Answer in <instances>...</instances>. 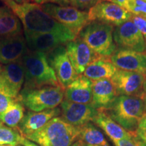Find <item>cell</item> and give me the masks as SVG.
Returning <instances> with one entry per match:
<instances>
[{
    "instance_id": "cell-15",
    "label": "cell",
    "mask_w": 146,
    "mask_h": 146,
    "mask_svg": "<svg viewBox=\"0 0 146 146\" xmlns=\"http://www.w3.org/2000/svg\"><path fill=\"white\" fill-rule=\"evenodd\" d=\"M65 47L73 68L78 75L83 74L87 67L100 56L78 36L67 43Z\"/></svg>"
},
{
    "instance_id": "cell-24",
    "label": "cell",
    "mask_w": 146,
    "mask_h": 146,
    "mask_svg": "<svg viewBox=\"0 0 146 146\" xmlns=\"http://www.w3.org/2000/svg\"><path fill=\"white\" fill-rule=\"evenodd\" d=\"M79 128L78 140L83 141L87 145L98 146H110L102 131L94 124L88 123Z\"/></svg>"
},
{
    "instance_id": "cell-33",
    "label": "cell",
    "mask_w": 146,
    "mask_h": 146,
    "mask_svg": "<svg viewBox=\"0 0 146 146\" xmlns=\"http://www.w3.org/2000/svg\"><path fill=\"white\" fill-rule=\"evenodd\" d=\"M34 1L39 5L45 3H54L61 6H69L70 5L68 0H34Z\"/></svg>"
},
{
    "instance_id": "cell-43",
    "label": "cell",
    "mask_w": 146,
    "mask_h": 146,
    "mask_svg": "<svg viewBox=\"0 0 146 146\" xmlns=\"http://www.w3.org/2000/svg\"><path fill=\"white\" fill-rule=\"evenodd\" d=\"M17 146H24V145H17Z\"/></svg>"
},
{
    "instance_id": "cell-42",
    "label": "cell",
    "mask_w": 146,
    "mask_h": 146,
    "mask_svg": "<svg viewBox=\"0 0 146 146\" xmlns=\"http://www.w3.org/2000/svg\"><path fill=\"white\" fill-rule=\"evenodd\" d=\"M1 124H3L2 123H1V121H0V125H1Z\"/></svg>"
},
{
    "instance_id": "cell-34",
    "label": "cell",
    "mask_w": 146,
    "mask_h": 146,
    "mask_svg": "<svg viewBox=\"0 0 146 146\" xmlns=\"http://www.w3.org/2000/svg\"><path fill=\"white\" fill-rule=\"evenodd\" d=\"M106 1H110V2L114 3L115 4L119 5V6L122 7V8H125L126 4H127L128 0H106Z\"/></svg>"
},
{
    "instance_id": "cell-7",
    "label": "cell",
    "mask_w": 146,
    "mask_h": 146,
    "mask_svg": "<svg viewBox=\"0 0 146 146\" xmlns=\"http://www.w3.org/2000/svg\"><path fill=\"white\" fill-rule=\"evenodd\" d=\"M43 10L55 21L64 25L78 36L84 27L90 23L88 12L72 6H61L54 3L41 5Z\"/></svg>"
},
{
    "instance_id": "cell-14",
    "label": "cell",
    "mask_w": 146,
    "mask_h": 146,
    "mask_svg": "<svg viewBox=\"0 0 146 146\" xmlns=\"http://www.w3.org/2000/svg\"><path fill=\"white\" fill-rule=\"evenodd\" d=\"M61 118L66 123L74 127H81L90 123L97 114L92 104H83L63 100L60 104Z\"/></svg>"
},
{
    "instance_id": "cell-17",
    "label": "cell",
    "mask_w": 146,
    "mask_h": 146,
    "mask_svg": "<svg viewBox=\"0 0 146 146\" xmlns=\"http://www.w3.org/2000/svg\"><path fill=\"white\" fill-rule=\"evenodd\" d=\"M29 51L23 34L0 37V63L7 65L21 60Z\"/></svg>"
},
{
    "instance_id": "cell-6",
    "label": "cell",
    "mask_w": 146,
    "mask_h": 146,
    "mask_svg": "<svg viewBox=\"0 0 146 146\" xmlns=\"http://www.w3.org/2000/svg\"><path fill=\"white\" fill-rule=\"evenodd\" d=\"M64 90L61 86H45L28 90L23 89L18 98L29 110L41 112L56 108L61 104L64 98Z\"/></svg>"
},
{
    "instance_id": "cell-31",
    "label": "cell",
    "mask_w": 146,
    "mask_h": 146,
    "mask_svg": "<svg viewBox=\"0 0 146 146\" xmlns=\"http://www.w3.org/2000/svg\"><path fill=\"white\" fill-rule=\"evenodd\" d=\"M16 100L0 93V115L2 114Z\"/></svg>"
},
{
    "instance_id": "cell-40",
    "label": "cell",
    "mask_w": 146,
    "mask_h": 146,
    "mask_svg": "<svg viewBox=\"0 0 146 146\" xmlns=\"http://www.w3.org/2000/svg\"><path fill=\"white\" fill-rule=\"evenodd\" d=\"M85 146H98V145H87L85 143Z\"/></svg>"
},
{
    "instance_id": "cell-8",
    "label": "cell",
    "mask_w": 146,
    "mask_h": 146,
    "mask_svg": "<svg viewBox=\"0 0 146 146\" xmlns=\"http://www.w3.org/2000/svg\"><path fill=\"white\" fill-rule=\"evenodd\" d=\"M24 32L29 50L43 52L46 54L60 45H64L69 41H73L77 36L73 32L68 33Z\"/></svg>"
},
{
    "instance_id": "cell-13",
    "label": "cell",
    "mask_w": 146,
    "mask_h": 146,
    "mask_svg": "<svg viewBox=\"0 0 146 146\" xmlns=\"http://www.w3.org/2000/svg\"><path fill=\"white\" fill-rule=\"evenodd\" d=\"M145 78L144 73L117 69L110 79L118 96H137L143 99V85Z\"/></svg>"
},
{
    "instance_id": "cell-25",
    "label": "cell",
    "mask_w": 146,
    "mask_h": 146,
    "mask_svg": "<svg viewBox=\"0 0 146 146\" xmlns=\"http://www.w3.org/2000/svg\"><path fill=\"white\" fill-rule=\"evenodd\" d=\"M24 116V105L17 98L2 114L0 115V121L3 124H5L9 127L18 129Z\"/></svg>"
},
{
    "instance_id": "cell-22",
    "label": "cell",
    "mask_w": 146,
    "mask_h": 146,
    "mask_svg": "<svg viewBox=\"0 0 146 146\" xmlns=\"http://www.w3.org/2000/svg\"><path fill=\"white\" fill-rule=\"evenodd\" d=\"M23 24L13 11L5 5L0 6V37H9L23 33Z\"/></svg>"
},
{
    "instance_id": "cell-46",
    "label": "cell",
    "mask_w": 146,
    "mask_h": 146,
    "mask_svg": "<svg viewBox=\"0 0 146 146\" xmlns=\"http://www.w3.org/2000/svg\"><path fill=\"white\" fill-rule=\"evenodd\" d=\"M145 1H146V0H145Z\"/></svg>"
},
{
    "instance_id": "cell-18",
    "label": "cell",
    "mask_w": 146,
    "mask_h": 146,
    "mask_svg": "<svg viewBox=\"0 0 146 146\" xmlns=\"http://www.w3.org/2000/svg\"><path fill=\"white\" fill-rule=\"evenodd\" d=\"M60 114V108L45 110L41 112L29 111L21 120L18 129L21 134L26 137L39 131L50 120L55 117H58Z\"/></svg>"
},
{
    "instance_id": "cell-23",
    "label": "cell",
    "mask_w": 146,
    "mask_h": 146,
    "mask_svg": "<svg viewBox=\"0 0 146 146\" xmlns=\"http://www.w3.org/2000/svg\"><path fill=\"white\" fill-rule=\"evenodd\" d=\"M117 68L111 62L110 58L99 56L84 71L83 75L91 81L111 78Z\"/></svg>"
},
{
    "instance_id": "cell-26",
    "label": "cell",
    "mask_w": 146,
    "mask_h": 146,
    "mask_svg": "<svg viewBox=\"0 0 146 146\" xmlns=\"http://www.w3.org/2000/svg\"><path fill=\"white\" fill-rule=\"evenodd\" d=\"M25 137L19 131L8 126L0 125V145H11L17 146L21 145Z\"/></svg>"
},
{
    "instance_id": "cell-19",
    "label": "cell",
    "mask_w": 146,
    "mask_h": 146,
    "mask_svg": "<svg viewBox=\"0 0 146 146\" xmlns=\"http://www.w3.org/2000/svg\"><path fill=\"white\" fill-rule=\"evenodd\" d=\"M92 81L83 74H79L64 90V98L74 103L92 104Z\"/></svg>"
},
{
    "instance_id": "cell-29",
    "label": "cell",
    "mask_w": 146,
    "mask_h": 146,
    "mask_svg": "<svg viewBox=\"0 0 146 146\" xmlns=\"http://www.w3.org/2000/svg\"><path fill=\"white\" fill-rule=\"evenodd\" d=\"M72 7L80 10H90L102 0H68Z\"/></svg>"
},
{
    "instance_id": "cell-32",
    "label": "cell",
    "mask_w": 146,
    "mask_h": 146,
    "mask_svg": "<svg viewBox=\"0 0 146 146\" xmlns=\"http://www.w3.org/2000/svg\"><path fill=\"white\" fill-rule=\"evenodd\" d=\"M113 142L114 143L115 146H140L138 142L133 137L129 139L118 140Z\"/></svg>"
},
{
    "instance_id": "cell-39",
    "label": "cell",
    "mask_w": 146,
    "mask_h": 146,
    "mask_svg": "<svg viewBox=\"0 0 146 146\" xmlns=\"http://www.w3.org/2000/svg\"><path fill=\"white\" fill-rule=\"evenodd\" d=\"M1 69H2V66H1V64L0 63V72H1Z\"/></svg>"
},
{
    "instance_id": "cell-27",
    "label": "cell",
    "mask_w": 146,
    "mask_h": 146,
    "mask_svg": "<svg viewBox=\"0 0 146 146\" xmlns=\"http://www.w3.org/2000/svg\"><path fill=\"white\" fill-rule=\"evenodd\" d=\"M125 9L133 15L140 16L146 20V1L145 0H128Z\"/></svg>"
},
{
    "instance_id": "cell-12",
    "label": "cell",
    "mask_w": 146,
    "mask_h": 146,
    "mask_svg": "<svg viewBox=\"0 0 146 146\" xmlns=\"http://www.w3.org/2000/svg\"><path fill=\"white\" fill-rule=\"evenodd\" d=\"M88 14L90 22H102L116 27L131 19L133 16L125 8L106 0H102L94 5Z\"/></svg>"
},
{
    "instance_id": "cell-20",
    "label": "cell",
    "mask_w": 146,
    "mask_h": 146,
    "mask_svg": "<svg viewBox=\"0 0 146 146\" xmlns=\"http://www.w3.org/2000/svg\"><path fill=\"white\" fill-rule=\"evenodd\" d=\"M92 104L96 109H108L118 97L110 78L92 81Z\"/></svg>"
},
{
    "instance_id": "cell-11",
    "label": "cell",
    "mask_w": 146,
    "mask_h": 146,
    "mask_svg": "<svg viewBox=\"0 0 146 146\" xmlns=\"http://www.w3.org/2000/svg\"><path fill=\"white\" fill-rule=\"evenodd\" d=\"M47 60L57 76L58 83L66 89L78 74L73 68L64 45H60L47 54Z\"/></svg>"
},
{
    "instance_id": "cell-37",
    "label": "cell",
    "mask_w": 146,
    "mask_h": 146,
    "mask_svg": "<svg viewBox=\"0 0 146 146\" xmlns=\"http://www.w3.org/2000/svg\"><path fill=\"white\" fill-rule=\"evenodd\" d=\"M71 146H85V143L83 141L78 140V141H76L75 143H73Z\"/></svg>"
},
{
    "instance_id": "cell-9",
    "label": "cell",
    "mask_w": 146,
    "mask_h": 146,
    "mask_svg": "<svg viewBox=\"0 0 146 146\" xmlns=\"http://www.w3.org/2000/svg\"><path fill=\"white\" fill-rule=\"evenodd\" d=\"M113 39L119 49L145 52L144 36L131 19L114 28Z\"/></svg>"
},
{
    "instance_id": "cell-35",
    "label": "cell",
    "mask_w": 146,
    "mask_h": 146,
    "mask_svg": "<svg viewBox=\"0 0 146 146\" xmlns=\"http://www.w3.org/2000/svg\"><path fill=\"white\" fill-rule=\"evenodd\" d=\"M21 145H23L24 146H39L37 145V144L36 143L30 141V140H29L28 139H27L26 137L23 138V139L22 140Z\"/></svg>"
},
{
    "instance_id": "cell-2",
    "label": "cell",
    "mask_w": 146,
    "mask_h": 146,
    "mask_svg": "<svg viewBox=\"0 0 146 146\" xmlns=\"http://www.w3.org/2000/svg\"><path fill=\"white\" fill-rule=\"evenodd\" d=\"M22 60L25 70V83L23 89L60 86L56 73L49 64L46 54L29 50Z\"/></svg>"
},
{
    "instance_id": "cell-16",
    "label": "cell",
    "mask_w": 146,
    "mask_h": 146,
    "mask_svg": "<svg viewBox=\"0 0 146 146\" xmlns=\"http://www.w3.org/2000/svg\"><path fill=\"white\" fill-rule=\"evenodd\" d=\"M111 62L118 70L146 72V54L135 51L116 49L110 57Z\"/></svg>"
},
{
    "instance_id": "cell-45",
    "label": "cell",
    "mask_w": 146,
    "mask_h": 146,
    "mask_svg": "<svg viewBox=\"0 0 146 146\" xmlns=\"http://www.w3.org/2000/svg\"><path fill=\"white\" fill-rule=\"evenodd\" d=\"M145 54H146V50H145Z\"/></svg>"
},
{
    "instance_id": "cell-1",
    "label": "cell",
    "mask_w": 146,
    "mask_h": 146,
    "mask_svg": "<svg viewBox=\"0 0 146 146\" xmlns=\"http://www.w3.org/2000/svg\"><path fill=\"white\" fill-rule=\"evenodd\" d=\"M21 20L24 31L36 33H68L72 32L47 13L36 3H18L12 0H1Z\"/></svg>"
},
{
    "instance_id": "cell-4",
    "label": "cell",
    "mask_w": 146,
    "mask_h": 146,
    "mask_svg": "<svg viewBox=\"0 0 146 146\" xmlns=\"http://www.w3.org/2000/svg\"><path fill=\"white\" fill-rule=\"evenodd\" d=\"M78 127L66 123L58 116L26 138L39 146H71L78 141Z\"/></svg>"
},
{
    "instance_id": "cell-30",
    "label": "cell",
    "mask_w": 146,
    "mask_h": 146,
    "mask_svg": "<svg viewBox=\"0 0 146 146\" xmlns=\"http://www.w3.org/2000/svg\"><path fill=\"white\" fill-rule=\"evenodd\" d=\"M131 20L133 22L139 31L143 35L146 43V20L144 19L143 18L135 15H133Z\"/></svg>"
},
{
    "instance_id": "cell-41",
    "label": "cell",
    "mask_w": 146,
    "mask_h": 146,
    "mask_svg": "<svg viewBox=\"0 0 146 146\" xmlns=\"http://www.w3.org/2000/svg\"><path fill=\"white\" fill-rule=\"evenodd\" d=\"M0 146H12L11 145H0Z\"/></svg>"
},
{
    "instance_id": "cell-3",
    "label": "cell",
    "mask_w": 146,
    "mask_h": 146,
    "mask_svg": "<svg viewBox=\"0 0 146 146\" xmlns=\"http://www.w3.org/2000/svg\"><path fill=\"white\" fill-rule=\"evenodd\" d=\"M106 110L133 137L135 136L140 120L146 114L144 100L137 96H118Z\"/></svg>"
},
{
    "instance_id": "cell-5",
    "label": "cell",
    "mask_w": 146,
    "mask_h": 146,
    "mask_svg": "<svg viewBox=\"0 0 146 146\" xmlns=\"http://www.w3.org/2000/svg\"><path fill=\"white\" fill-rule=\"evenodd\" d=\"M114 26L98 21H91L78 36L98 56L110 58L117 49L113 39Z\"/></svg>"
},
{
    "instance_id": "cell-44",
    "label": "cell",
    "mask_w": 146,
    "mask_h": 146,
    "mask_svg": "<svg viewBox=\"0 0 146 146\" xmlns=\"http://www.w3.org/2000/svg\"><path fill=\"white\" fill-rule=\"evenodd\" d=\"M145 77H146V72L145 73Z\"/></svg>"
},
{
    "instance_id": "cell-38",
    "label": "cell",
    "mask_w": 146,
    "mask_h": 146,
    "mask_svg": "<svg viewBox=\"0 0 146 146\" xmlns=\"http://www.w3.org/2000/svg\"><path fill=\"white\" fill-rule=\"evenodd\" d=\"M143 100L144 102H145V112H146V96H145L143 98Z\"/></svg>"
},
{
    "instance_id": "cell-36",
    "label": "cell",
    "mask_w": 146,
    "mask_h": 146,
    "mask_svg": "<svg viewBox=\"0 0 146 146\" xmlns=\"http://www.w3.org/2000/svg\"><path fill=\"white\" fill-rule=\"evenodd\" d=\"M18 3H31L34 0H12Z\"/></svg>"
},
{
    "instance_id": "cell-28",
    "label": "cell",
    "mask_w": 146,
    "mask_h": 146,
    "mask_svg": "<svg viewBox=\"0 0 146 146\" xmlns=\"http://www.w3.org/2000/svg\"><path fill=\"white\" fill-rule=\"evenodd\" d=\"M134 138L140 146H146V114L140 120Z\"/></svg>"
},
{
    "instance_id": "cell-10",
    "label": "cell",
    "mask_w": 146,
    "mask_h": 146,
    "mask_svg": "<svg viewBox=\"0 0 146 146\" xmlns=\"http://www.w3.org/2000/svg\"><path fill=\"white\" fill-rule=\"evenodd\" d=\"M25 83V70L23 60L2 66L0 72V93L17 99Z\"/></svg>"
},
{
    "instance_id": "cell-21",
    "label": "cell",
    "mask_w": 146,
    "mask_h": 146,
    "mask_svg": "<svg viewBox=\"0 0 146 146\" xmlns=\"http://www.w3.org/2000/svg\"><path fill=\"white\" fill-rule=\"evenodd\" d=\"M92 122L101 128L113 141L132 137L127 131L109 116L106 109H97V114Z\"/></svg>"
}]
</instances>
